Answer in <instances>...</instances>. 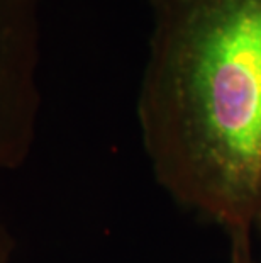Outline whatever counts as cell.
Wrapping results in <instances>:
<instances>
[{"mask_svg":"<svg viewBox=\"0 0 261 263\" xmlns=\"http://www.w3.org/2000/svg\"><path fill=\"white\" fill-rule=\"evenodd\" d=\"M154 177L251 260L261 229V0H153L137 97Z\"/></svg>","mask_w":261,"mask_h":263,"instance_id":"cell-1","label":"cell"},{"mask_svg":"<svg viewBox=\"0 0 261 263\" xmlns=\"http://www.w3.org/2000/svg\"><path fill=\"white\" fill-rule=\"evenodd\" d=\"M41 0H0V168L29 143L39 107Z\"/></svg>","mask_w":261,"mask_h":263,"instance_id":"cell-2","label":"cell"},{"mask_svg":"<svg viewBox=\"0 0 261 263\" xmlns=\"http://www.w3.org/2000/svg\"><path fill=\"white\" fill-rule=\"evenodd\" d=\"M249 263H253V261H249Z\"/></svg>","mask_w":261,"mask_h":263,"instance_id":"cell-3","label":"cell"}]
</instances>
